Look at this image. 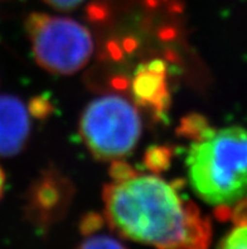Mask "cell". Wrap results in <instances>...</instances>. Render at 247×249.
<instances>
[{"label": "cell", "instance_id": "6da1fadb", "mask_svg": "<svg viewBox=\"0 0 247 249\" xmlns=\"http://www.w3.org/2000/svg\"><path fill=\"white\" fill-rule=\"evenodd\" d=\"M103 189L105 218L126 239L155 249H208L210 220L175 185L116 162Z\"/></svg>", "mask_w": 247, "mask_h": 249}, {"label": "cell", "instance_id": "7a4b0ae2", "mask_svg": "<svg viewBox=\"0 0 247 249\" xmlns=\"http://www.w3.org/2000/svg\"><path fill=\"white\" fill-rule=\"evenodd\" d=\"M187 171L196 195L225 220L247 200V129L207 126L189 147Z\"/></svg>", "mask_w": 247, "mask_h": 249}, {"label": "cell", "instance_id": "3957f363", "mask_svg": "<svg viewBox=\"0 0 247 249\" xmlns=\"http://www.w3.org/2000/svg\"><path fill=\"white\" fill-rule=\"evenodd\" d=\"M138 109L121 95H102L84 107L80 120L82 141L101 161H119L128 157L141 136Z\"/></svg>", "mask_w": 247, "mask_h": 249}, {"label": "cell", "instance_id": "277c9868", "mask_svg": "<svg viewBox=\"0 0 247 249\" xmlns=\"http://www.w3.org/2000/svg\"><path fill=\"white\" fill-rule=\"evenodd\" d=\"M25 32L35 62L54 75L79 72L94 54L91 32L75 19L32 13L25 20Z\"/></svg>", "mask_w": 247, "mask_h": 249}, {"label": "cell", "instance_id": "5b68a950", "mask_svg": "<svg viewBox=\"0 0 247 249\" xmlns=\"http://www.w3.org/2000/svg\"><path fill=\"white\" fill-rule=\"evenodd\" d=\"M31 109L13 95H0V158L19 155L31 137Z\"/></svg>", "mask_w": 247, "mask_h": 249}, {"label": "cell", "instance_id": "8992f818", "mask_svg": "<svg viewBox=\"0 0 247 249\" xmlns=\"http://www.w3.org/2000/svg\"><path fill=\"white\" fill-rule=\"evenodd\" d=\"M132 89L139 105L158 117L163 115L170 103L165 63L162 60L141 63L134 72Z\"/></svg>", "mask_w": 247, "mask_h": 249}, {"label": "cell", "instance_id": "52a82bcc", "mask_svg": "<svg viewBox=\"0 0 247 249\" xmlns=\"http://www.w3.org/2000/svg\"><path fill=\"white\" fill-rule=\"evenodd\" d=\"M63 182L58 178L50 175L47 177H42L38 181L37 185L33 187L32 193L31 205L33 209V213L42 215L43 212H52L58 208H62L63 204V191H65Z\"/></svg>", "mask_w": 247, "mask_h": 249}, {"label": "cell", "instance_id": "ba28073f", "mask_svg": "<svg viewBox=\"0 0 247 249\" xmlns=\"http://www.w3.org/2000/svg\"><path fill=\"white\" fill-rule=\"evenodd\" d=\"M226 219L233 225L219 242L218 249H247V200L232 209Z\"/></svg>", "mask_w": 247, "mask_h": 249}, {"label": "cell", "instance_id": "9c48e42d", "mask_svg": "<svg viewBox=\"0 0 247 249\" xmlns=\"http://www.w3.org/2000/svg\"><path fill=\"white\" fill-rule=\"evenodd\" d=\"M76 249H128L117 238L109 234L88 233Z\"/></svg>", "mask_w": 247, "mask_h": 249}, {"label": "cell", "instance_id": "30bf717a", "mask_svg": "<svg viewBox=\"0 0 247 249\" xmlns=\"http://www.w3.org/2000/svg\"><path fill=\"white\" fill-rule=\"evenodd\" d=\"M50 8L57 10H72L82 4L84 0H43Z\"/></svg>", "mask_w": 247, "mask_h": 249}, {"label": "cell", "instance_id": "8fae6325", "mask_svg": "<svg viewBox=\"0 0 247 249\" xmlns=\"http://www.w3.org/2000/svg\"><path fill=\"white\" fill-rule=\"evenodd\" d=\"M4 189H5V172L0 167V199L3 197Z\"/></svg>", "mask_w": 247, "mask_h": 249}]
</instances>
